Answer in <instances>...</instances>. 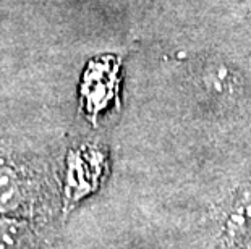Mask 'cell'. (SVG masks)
I'll return each mask as SVG.
<instances>
[{
  "label": "cell",
  "mask_w": 251,
  "mask_h": 249,
  "mask_svg": "<svg viewBox=\"0 0 251 249\" xmlns=\"http://www.w3.org/2000/svg\"><path fill=\"white\" fill-rule=\"evenodd\" d=\"M216 236L224 249L251 248V183L237 186L219 205Z\"/></svg>",
  "instance_id": "cell-1"
},
{
  "label": "cell",
  "mask_w": 251,
  "mask_h": 249,
  "mask_svg": "<svg viewBox=\"0 0 251 249\" xmlns=\"http://www.w3.org/2000/svg\"><path fill=\"white\" fill-rule=\"evenodd\" d=\"M36 199L33 183L13 167H0V212L20 215L31 207Z\"/></svg>",
  "instance_id": "cell-2"
},
{
  "label": "cell",
  "mask_w": 251,
  "mask_h": 249,
  "mask_svg": "<svg viewBox=\"0 0 251 249\" xmlns=\"http://www.w3.org/2000/svg\"><path fill=\"white\" fill-rule=\"evenodd\" d=\"M201 83L211 96L224 99L232 96L238 88V79L222 63H214L207 67L201 75Z\"/></svg>",
  "instance_id": "cell-4"
},
{
  "label": "cell",
  "mask_w": 251,
  "mask_h": 249,
  "mask_svg": "<svg viewBox=\"0 0 251 249\" xmlns=\"http://www.w3.org/2000/svg\"><path fill=\"white\" fill-rule=\"evenodd\" d=\"M0 249H36V238L25 220L0 219Z\"/></svg>",
  "instance_id": "cell-3"
}]
</instances>
